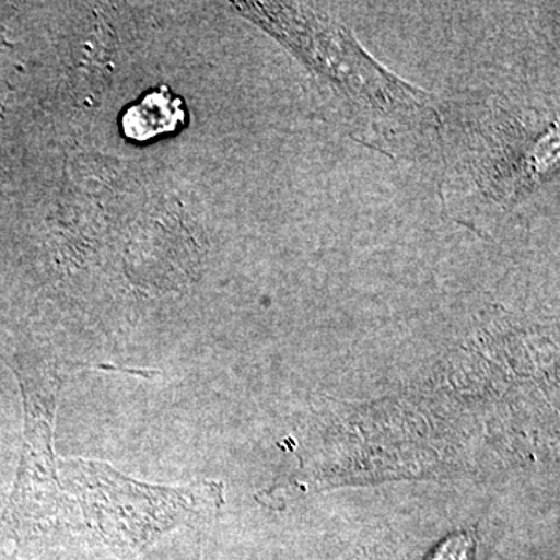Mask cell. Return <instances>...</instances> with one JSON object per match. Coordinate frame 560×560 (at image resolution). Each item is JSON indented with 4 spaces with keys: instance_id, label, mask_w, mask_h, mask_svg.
Wrapping results in <instances>:
<instances>
[{
    "instance_id": "2",
    "label": "cell",
    "mask_w": 560,
    "mask_h": 560,
    "mask_svg": "<svg viewBox=\"0 0 560 560\" xmlns=\"http://www.w3.org/2000/svg\"><path fill=\"white\" fill-rule=\"evenodd\" d=\"M61 485L79 499L88 528L119 560H138L154 541L220 510L223 485H145L101 460H58Z\"/></svg>"
},
{
    "instance_id": "1",
    "label": "cell",
    "mask_w": 560,
    "mask_h": 560,
    "mask_svg": "<svg viewBox=\"0 0 560 560\" xmlns=\"http://www.w3.org/2000/svg\"><path fill=\"white\" fill-rule=\"evenodd\" d=\"M231 5L307 68L352 139L388 156H411L440 132L441 117L429 92L383 68L330 14L312 3Z\"/></svg>"
},
{
    "instance_id": "6",
    "label": "cell",
    "mask_w": 560,
    "mask_h": 560,
    "mask_svg": "<svg viewBox=\"0 0 560 560\" xmlns=\"http://www.w3.org/2000/svg\"><path fill=\"white\" fill-rule=\"evenodd\" d=\"M0 560H21V559L13 558V556L3 555V552H0Z\"/></svg>"
},
{
    "instance_id": "5",
    "label": "cell",
    "mask_w": 560,
    "mask_h": 560,
    "mask_svg": "<svg viewBox=\"0 0 560 560\" xmlns=\"http://www.w3.org/2000/svg\"><path fill=\"white\" fill-rule=\"evenodd\" d=\"M348 560H385L383 556L374 548H361V550L353 552Z\"/></svg>"
},
{
    "instance_id": "3",
    "label": "cell",
    "mask_w": 560,
    "mask_h": 560,
    "mask_svg": "<svg viewBox=\"0 0 560 560\" xmlns=\"http://www.w3.org/2000/svg\"><path fill=\"white\" fill-rule=\"evenodd\" d=\"M540 138L506 110H492L448 147V183L453 190L467 191V202L480 205L475 213H506L558 171L559 132L530 149Z\"/></svg>"
},
{
    "instance_id": "4",
    "label": "cell",
    "mask_w": 560,
    "mask_h": 560,
    "mask_svg": "<svg viewBox=\"0 0 560 560\" xmlns=\"http://www.w3.org/2000/svg\"><path fill=\"white\" fill-rule=\"evenodd\" d=\"M24 405V444L16 482L0 518V536L27 540L49 526L66 504L54 427L66 370L55 360L20 359L13 366Z\"/></svg>"
}]
</instances>
